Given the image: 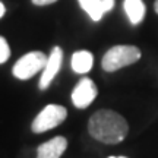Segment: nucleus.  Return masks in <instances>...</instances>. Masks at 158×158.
<instances>
[{"instance_id": "nucleus-1", "label": "nucleus", "mask_w": 158, "mask_h": 158, "mask_svg": "<svg viewBox=\"0 0 158 158\" xmlns=\"http://www.w3.org/2000/svg\"><path fill=\"white\" fill-rule=\"evenodd\" d=\"M88 132L97 141L116 145L126 139L129 133V124L122 114L102 108L91 116L88 122Z\"/></svg>"}, {"instance_id": "nucleus-2", "label": "nucleus", "mask_w": 158, "mask_h": 158, "mask_svg": "<svg viewBox=\"0 0 158 158\" xmlns=\"http://www.w3.org/2000/svg\"><path fill=\"white\" fill-rule=\"evenodd\" d=\"M142 53L136 45H114L104 54L101 66L106 72H116L118 69L126 68L136 63L141 59Z\"/></svg>"}, {"instance_id": "nucleus-3", "label": "nucleus", "mask_w": 158, "mask_h": 158, "mask_svg": "<svg viewBox=\"0 0 158 158\" xmlns=\"http://www.w3.org/2000/svg\"><path fill=\"white\" fill-rule=\"evenodd\" d=\"M66 117H68V110L63 106L48 104L34 118V122L31 124V130L34 133H44L47 130H51L57 127L59 124H62L66 120Z\"/></svg>"}, {"instance_id": "nucleus-4", "label": "nucleus", "mask_w": 158, "mask_h": 158, "mask_svg": "<svg viewBox=\"0 0 158 158\" xmlns=\"http://www.w3.org/2000/svg\"><path fill=\"white\" fill-rule=\"evenodd\" d=\"M48 57L45 56L41 51H31L28 54L22 56L12 69L13 76H16L18 79H29L32 78L35 73H38L40 70H43L47 63Z\"/></svg>"}, {"instance_id": "nucleus-5", "label": "nucleus", "mask_w": 158, "mask_h": 158, "mask_svg": "<svg viewBox=\"0 0 158 158\" xmlns=\"http://www.w3.org/2000/svg\"><path fill=\"white\" fill-rule=\"evenodd\" d=\"M98 89L89 78H82L72 91V102L76 108H86L97 98Z\"/></svg>"}, {"instance_id": "nucleus-6", "label": "nucleus", "mask_w": 158, "mask_h": 158, "mask_svg": "<svg viewBox=\"0 0 158 158\" xmlns=\"http://www.w3.org/2000/svg\"><path fill=\"white\" fill-rule=\"evenodd\" d=\"M62 60H63V51L60 47H54L51 50L50 56L47 59L44 69H43V75L40 78V89H47L50 84L53 82V79L56 78V75L59 73V70L62 68Z\"/></svg>"}, {"instance_id": "nucleus-7", "label": "nucleus", "mask_w": 158, "mask_h": 158, "mask_svg": "<svg viewBox=\"0 0 158 158\" xmlns=\"http://www.w3.org/2000/svg\"><path fill=\"white\" fill-rule=\"evenodd\" d=\"M66 148L68 139L64 136H56L37 148V158H60Z\"/></svg>"}, {"instance_id": "nucleus-8", "label": "nucleus", "mask_w": 158, "mask_h": 158, "mask_svg": "<svg viewBox=\"0 0 158 158\" xmlns=\"http://www.w3.org/2000/svg\"><path fill=\"white\" fill-rule=\"evenodd\" d=\"M81 7L84 9L92 21H101L104 13L110 12L114 7V0H78Z\"/></svg>"}, {"instance_id": "nucleus-9", "label": "nucleus", "mask_w": 158, "mask_h": 158, "mask_svg": "<svg viewBox=\"0 0 158 158\" xmlns=\"http://www.w3.org/2000/svg\"><path fill=\"white\" fill-rule=\"evenodd\" d=\"M123 7H124V12H126L127 18H129L130 23L138 25V23H141L143 21L147 7H145L142 0H124Z\"/></svg>"}, {"instance_id": "nucleus-10", "label": "nucleus", "mask_w": 158, "mask_h": 158, "mask_svg": "<svg viewBox=\"0 0 158 158\" xmlns=\"http://www.w3.org/2000/svg\"><path fill=\"white\" fill-rule=\"evenodd\" d=\"M70 64L76 73H88L94 64V56H92V53L86 50H79L73 53Z\"/></svg>"}, {"instance_id": "nucleus-11", "label": "nucleus", "mask_w": 158, "mask_h": 158, "mask_svg": "<svg viewBox=\"0 0 158 158\" xmlns=\"http://www.w3.org/2000/svg\"><path fill=\"white\" fill-rule=\"evenodd\" d=\"M10 56V48L9 44L3 37H0V63H5Z\"/></svg>"}, {"instance_id": "nucleus-12", "label": "nucleus", "mask_w": 158, "mask_h": 158, "mask_svg": "<svg viewBox=\"0 0 158 158\" xmlns=\"http://www.w3.org/2000/svg\"><path fill=\"white\" fill-rule=\"evenodd\" d=\"M57 0H32V3L37 6H47L51 5V3H56Z\"/></svg>"}, {"instance_id": "nucleus-13", "label": "nucleus", "mask_w": 158, "mask_h": 158, "mask_svg": "<svg viewBox=\"0 0 158 158\" xmlns=\"http://www.w3.org/2000/svg\"><path fill=\"white\" fill-rule=\"evenodd\" d=\"M5 15V6H3V3L0 2V18L3 16Z\"/></svg>"}, {"instance_id": "nucleus-14", "label": "nucleus", "mask_w": 158, "mask_h": 158, "mask_svg": "<svg viewBox=\"0 0 158 158\" xmlns=\"http://www.w3.org/2000/svg\"><path fill=\"white\" fill-rule=\"evenodd\" d=\"M154 9H155V12L158 13V0H155V3H154Z\"/></svg>"}, {"instance_id": "nucleus-15", "label": "nucleus", "mask_w": 158, "mask_h": 158, "mask_svg": "<svg viewBox=\"0 0 158 158\" xmlns=\"http://www.w3.org/2000/svg\"><path fill=\"white\" fill-rule=\"evenodd\" d=\"M108 158H126V157H108Z\"/></svg>"}]
</instances>
